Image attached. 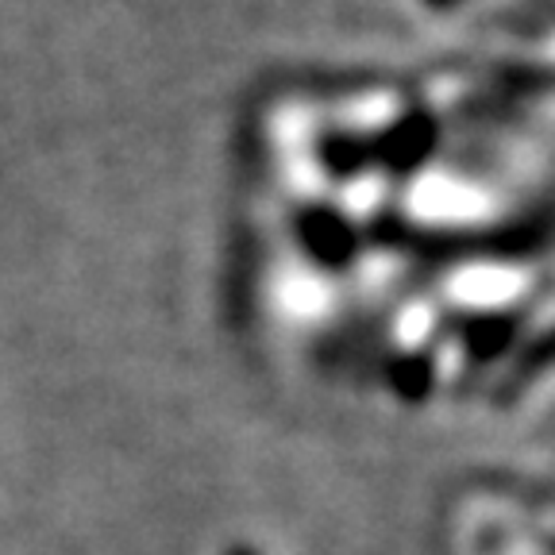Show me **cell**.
Returning a JSON list of instances; mask_svg holds the SVG:
<instances>
[{"instance_id":"1","label":"cell","mask_w":555,"mask_h":555,"mask_svg":"<svg viewBox=\"0 0 555 555\" xmlns=\"http://www.w3.org/2000/svg\"><path fill=\"white\" fill-rule=\"evenodd\" d=\"M305 243L312 247V255H321L324 262H347L356 251V240L347 232V224L332 212H312L301 224Z\"/></svg>"},{"instance_id":"2","label":"cell","mask_w":555,"mask_h":555,"mask_svg":"<svg viewBox=\"0 0 555 555\" xmlns=\"http://www.w3.org/2000/svg\"><path fill=\"white\" fill-rule=\"evenodd\" d=\"M428 143H433V128H428L425 120H413L390 139L386 158H390V166H413V163H421V158H425Z\"/></svg>"},{"instance_id":"3","label":"cell","mask_w":555,"mask_h":555,"mask_svg":"<svg viewBox=\"0 0 555 555\" xmlns=\"http://www.w3.org/2000/svg\"><path fill=\"white\" fill-rule=\"evenodd\" d=\"M482 336H475L470 339V351H475L478 359H490V356H498L505 344H509V332H513V324L509 321H486L482 324Z\"/></svg>"},{"instance_id":"4","label":"cell","mask_w":555,"mask_h":555,"mask_svg":"<svg viewBox=\"0 0 555 555\" xmlns=\"http://www.w3.org/2000/svg\"><path fill=\"white\" fill-rule=\"evenodd\" d=\"M398 390L405 393L409 401L425 398L428 393V371H425V359H409L405 374H398Z\"/></svg>"},{"instance_id":"5","label":"cell","mask_w":555,"mask_h":555,"mask_svg":"<svg viewBox=\"0 0 555 555\" xmlns=\"http://www.w3.org/2000/svg\"><path fill=\"white\" fill-rule=\"evenodd\" d=\"M228 555H259V552H255V547H247V544H235Z\"/></svg>"},{"instance_id":"6","label":"cell","mask_w":555,"mask_h":555,"mask_svg":"<svg viewBox=\"0 0 555 555\" xmlns=\"http://www.w3.org/2000/svg\"><path fill=\"white\" fill-rule=\"evenodd\" d=\"M428 4H451V0H428Z\"/></svg>"}]
</instances>
